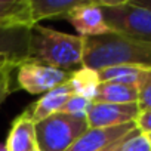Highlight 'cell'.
Segmentation results:
<instances>
[{
	"label": "cell",
	"mask_w": 151,
	"mask_h": 151,
	"mask_svg": "<svg viewBox=\"0 0 151 151\" xmlns=\"http://www.w3.org/2000/svg\"><path fill=\"white\" fill-rule=\"evenodd\" d=\"M119 65L151 68V43L127 39L116 33L85 37L82 67L99 71Z\"/></svg>",
	"instance_id": "obj_1"
},
{
	"label": "cell",
	"mask_w": 151,
	"mask_h": 151,
	"mask_svg": "<svg viewBox=\"0 0 151 151\" xmlns=\"http://www.w3.org/2000/svg\"><path fill=\"white\" fill-rule=\"evenodd\" d=\"M83 46V37L34 24L28 30L27 61L70 71L82 67Z\"/></svg>",
	"instance_id": "obj_2"
},
{
	"label": "cell",
	"mask_w": 151,
	"mask_h": 151,
	"mask_svg": "<svg viewBox=\"0 0 151 151\" xmlns=\"http://www.w3.org/2000/svg\"><path fill=\"white\" fill-rule=\"evenodd\" d=\"M104 19L111 33L144 43H151V11L135 0H99Z\"/></svg>",
	"instance_id": "obj_3"
},
{
	"label": "cell",
	"mask_w": 151,
	"mask_h": 151,
	"mask_svg": "<svg viewBox=\"0 0 151 151\" xmlns=\"http://www.w3.org/2000/svg\"><path fill=\"white\" fill-rule=\"evenodd\" d=\"M89 129L86 119L67 113L52 114L34 123L39 151H67Z\"/></svg>",
	"instance_id": "obj_4"
},
{
	"label": "cell",
	"mask_w": 151,
	"mask_h": 151,
	"mask_svg": "<svg viewBox=\"0 0 151 151\" xmlns=\"http://www.w3.org/2000/svg\"><path fill=\"white\" fill-rule=\"evenodd\" d=\"M70 74L71 71L67 70L25 61L17 68L15 85L17 89H22L31 95H42L68 82Z\"/></svg>",
	"instance_id": "obj_5"
},
{
	"label": "cell",
	"mask_w": 151,
	"mask_h": 151,
	"mask_svg": "<svg viewBox=\"0 0 151 151\" xmlns=\"http://www.w3.org/2000/svg\"><path fill=\"white\" fill-rule=\"evenodd\" d=\"M141 110L138 102L132 104H104V102H91L86 122L89 127H113L127 123H133Z\"/></svg>",
	"instance_id": "obj_6"
},
{
	"label": "cell",
	"mask_w": 151,
	"mask_h": 151,
	"mask_svg": "<svg viewBox=\"0 0 151 151\" xmlns=\"http://www.w3.org/2000/svg\"><path fill=\"white\" fill-rule=\"evenodd\" d=\"M70 24L77 31L79 37H93V36H102L111 33V30L107 27L102 9L98 2H85L76 8L67 18Z\"/></svg>",
	"instance_id": "obj_7"
},
{
	"label": "cell",
	"mask_w": 151,
	"mask_h": 151,
	"mask_svg": "<svg viewBox=\"0 0 151 151\" xmlns=\"http://www.w3.org/2000/svg\"><path fill=\"white\" fill-rule=\"evenodd\" d=\"M136 129L135 122L113 127H89L67 151H99Z\"/></svg>",
	"instance_id": "obj_8"
},
{
	"label": "cell",
	"mask_w": 151,
	"mask_h": 151,
	"mask_svg": "<svg viewBox=\"0 0 151 151\" xmlns=\"http://www.w3.org/2000/svg\"><path fill=\"white\" fill-rule=\"evenodd\" d=\"M73 95L71 92V88L70 85L65 82L64 85L43 93L34 104H31L27 111L30 113V117L34 123L52 116V114H56V113H61L65 102L68 101V98Z\"/></svg>",
	"instance_id": "obj_9"
},
{
	"label": "cell",
	"mask_w": 151,
	"mask_h": 151,
	"mask_svg": "<svg viewBox=\"0 0 151 151\" xmlns=\"http://www.w3.org/2000/svg\"><path fill=\"white\" fill-rule=\"evenodd\" d=\"M5 144L8 151H31L37 148L34 122L27 110L14 119Z\"/></svg>",
	"instance_id": "obj_10"
},
{
	"label": "cell",
	"mask_w": 151,
	"mask_h": 151,
	"mask_svg": "<svg viewBox=\"0 0 151 151\" xmlns=\"http://www.w3.org/2000/svg\"><path fill=\"white\" fill-rule=\"evenodd\" d=\"M30 0H0V28H30Z\"/></svg>",
	"instance_id": "obj_11"
},
{
	"label": "cell",
	"mask_w": 151,
	"mask_h": 151,
	"mask_svg": "<svg viewBox=\"0 0 151 151\" xmlns=\"http://www.w3.org/2000/svg\"><path fill=\"white\" fill-rule=\"evenodd\" d=\"M83 2L85 0H30L33 22L39 24L43 19L68 18V15Z\"/></svg>",
	"instance_id": "obj_12"
},
{
	"label": "cell",
	"mask_w": 151,
	"mask_h": 151,
	"mask_svg": "<svg viewBox=\"0 0 151 151\" xmlns=\"http://www.w3.org/2000/svg\"><path fill=\"white\" fill-rule=\"evenodd\" d=\"M30 28H0V58L27 61Z\"/></svg>",
	"instance_id": "obj_13"
},
{
	"label": "cell",
	"mask_w": 151,
	"mask_h": 151,
	"mask_svg": "<svg viewBox=\"0 0 151 151\" xmlns=\"http://www.w3.org/2000/svg\"><path fill=\"white\" fill-rule=\"evenodd\" d=\"M92 102L104 104H132L138 102V88L122 83H99Z\"/></svg>",
	"instance_id": "obj_14"
},
{
	"label": "cell",
	"mask_w": 151,
	"mask_h": 151,
	"mask_svg": "<svg viewBox=\"0 0 151 151\" xmlns=\"http://www.w3.org/2000/svg\"><path fill=\"white\" fill-rule=\"evenodd\" d=\"M67 83L70 85L73 95L83 96L92 102L101 82L98 77V71H93V70L86 68V67H80L77 70L71 71Z\"/></svg>",
	"instance_id": "obj_15"
},
{
	"label": "cell",
	"mask_w": 151,
	"mask_h": 151,
	"mask_svg": "<svg viewBox=\"0 0 151 151\" xmlns=\"http://www.w3.org/2000/svg\"><path fill=\"white\" fill-rule=\"evenodd\" d=\"M145 68L142 67H133V65H119V67H110L98 71L99 82L104 83H122V85H132L138 88L139 79Z\"/></svg>",
	"instance_id": "obj_16"
},
{
	"label": "cell",
	"mask_w": 151,
	"mask_h": 151,
	"mask_svg": "<svg viewBox=\"0 0 151 151\" xmlns=\"http://www.w3.org/2000/svg\"><path fill=\"white\" fill-rule=\"evenodd\" d=\"M21 64V61L14 58H0V105L11 93L18 91L14 80V73H17V68Z\"/></svg>",
	"instance_id": "obj_17"
},
{
	"label": "cell",
	"mask_w": 151,
	"mask_h": 151,
	"mask_svg": "<svg viewBox=\"0 0 151 151\" xmlns=\"http://www.w3.org/2000/svg\"><path fill=\"white\" fill-rule=\"evenodd\" d=\"M138 107L141 111L151 110V68H145L138 83Z\"/></svg>",
	"instance_id": "obj_18"
},
{
	"label": "cell",
	"mask_w": 151,
	"mask_h": 151,
	"mask_svg": "<svg viewBox=\"0 0 151 151\" xmlns=\"http://www.w3.org/2000/svg\"><path fill=\"white\" fill-rule=\"evenodd\" d=\"M120 151H151V145L148 142L147 135L135 129L132 133L127 135Z\"/></svg>",
	"instance_id": "obj_19"
},
{
	"label": "cell",
	"mask_w": 151,
	"mask_h": 151,
	"mask_svg": "<svg viewBox=\"0 0 151 151\" xmlns=\"http://www.w3.org/2000/svg\"><path fill=\"white\" fill-rule=\"evenodd\" d=\"M89 105H91L89 99H86L83 96H79V95H71L68 98V101L65 102L61 113H67V114L80 117V119H86V113H88Z\"/></svg>",
	"instance_id": "obj_20"
},
{
	"label": "cell",
	"mask_w": 151,
	"mask_h": 151,
	"mask_svg": "<svg viewBox=\"0 0 151 151\" xmlns=\"http://www.w3.org/2000/svg\"><path fill=\"white\" fill-rule=\"evenodd\" d=\"M135 124L141 133H145V135L151 133V110L141 111L138 119L135 120Z\"/></svg>",
	"instance_id": "obj_21"
},
{
	"label": "cell",
	"mask_w": 151,
	"mask_h": 151,
	"mask_svg": "<svg viewBox=\"0 0 151 151\" xmlns=\"http://www.w3.org/2000/svg\"><path fill=\"white\" fill-rule=\"evenodd\" d=\"M132 133V132H130ZM127 138V135L124 136V138H122V139H119V141H116V142H113V144H110L108 147H105V148H102V150H99V151H120V148H122V145H123V142H124V139Z\"/></svg>",
	"instance_id": "obj_22"
},
{
	"label": "cell",
	"mask_w": 151,
	"mask_h": 151,
	"mask_svg": "<svg viewBox=\"0 0 151 151\" xmlns=\"http://www.w3.org/2000/svg\"><path fill=\"white\" fill-rule=\"evenodd\" d=\"M135 2L138 5H141V6H144V8H147V9L151 11V0H135Z\"/></svg>",
	"instance_id": "obj_23"
},
{
	"label": "cell",
	"mask_w": 151,
	"mask_h": 151,
	"mask_svg": "<svg viewBox=\"0 0 151 151\" xmlns=\"http://www.w3.org/2000/svg\"><path fill=\"white\" fill-rule=\"evenodd\" d=\"M0 151H8V147L5 142H0Z\"/></svg>",
	"instance_id": "obj_24"
},
{
	"label": "cell",
	"mask_w": 151,
	"mask_h": 151,
	"mask_svg": "<svg viewBox=\"0 0 151 151\" xmlns=\"http://www.w3.org/2000/svg\"><path fill=\"white\" fill-rule=\"evenodd\" d=\"M147 138H148V142H150V145H151V133H148Z\"/></svg>",
	"instance_id": "obj_25"
},
{
	"label": "cell",
	"mask_w": 151,
	"mask_h": 151,
	"mask_svg": "<svg viewBox=\"0 0 151 151\" xmlns=\"http://www.w3.org/2000/svg\"><path fill=\"white\" fill-rule=\"evenodd\" d=\"M31 151H39V150H37V148H34V150H31Z\"/></svg>",
	"instance_id": "obj_26"
}]
</instances>
